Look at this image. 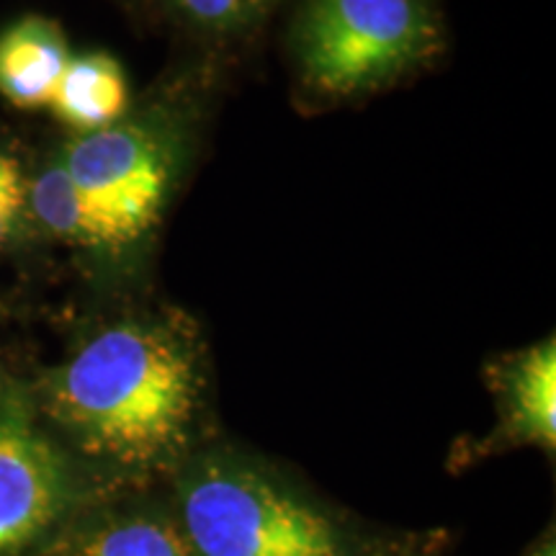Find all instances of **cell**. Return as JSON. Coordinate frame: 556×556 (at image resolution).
I'll return each instance as SVG.
<instances>
[{
    "label": "cell",
    "mask_w": 556,
    "mask_h": 556,
    "mask_svg": "<svg viewBox=\"0 0 556 556\" xmlns=\"http://www.w3.org/2000/svg\"><path fill=\"white\" fill-rule=\"evenodd\" d=\"M197 405L193 351L176 332L152 323L99 332L52 384V413L80 446L127 467L178 454Z\"/></svg>",
    "instance_id": "1"
},
{
    "label": "cell",
    "mask_w": 556,
    "mask_h": 556,
    "mask_svg": "<svg viewBox=\"0 0 556 556\" xmlns=\"http://www.w3.org/2000/svg\"><path fill=\"white\" fill-rule=\"evenodd\" d=\"M438 47L428 0H309L296 54L312 88L351 96L420 65Z\"/></svg>",
    "instance_id": "2"
},
{
    "label": "cell",
    "mask_w": 556,
    "mask_h": 556,
    "mask_svg": "<svg viewBox=\"0 0 556 556\" xmlns=\"http://www.w3.org/2000/svg\"><path fill=\"white\" fill-rule=\"evenodd\" d=\"M184 518L201 556H343L328 518L240 469L193 479Z\"/></svg>",
    "instance_id": "3"
},
{
    "label": "cell",
    "mask_w": 556,
    "mask_h": 556,
    "mask_svg": "<svg viewBox=\"0 0 556 556\" xmlns=\"http://www.w3.org/2000/svg\"><path fill=\"white\" fill-rule=\"evenodd\" d=\"M62 168L135 240L155 225L170 180L168 152L155 135L116 124L75 139Z\"/></svg>",
    "instance_id": "4"
},
{
    "label": "cell",
    "mask_w": 556,
    "mask_h": 556,
    "mask_svg": "<svg viewBox=\"0 0 556 556\" xmlns=\"http://www.w3.org/2000/svg\"><path fill=\"white\" fill-rule=\"evenodd\" d=\"M65 469L21 407L0 409V556L16 554L60 516Z\"/></svg>",
    "instance_id": "5"
},
{
    "label": "cell",
    "mask_w": 556,
    "mask_h": 556,
    "mask_svg": "<svg viewBox=\"0 0 556 556\" xmlns=\"http://www.w3.org/2000/svg\"><path fill=\"white\" fill-rule=\"evenodd\" d=\"M73 54L54 21L26 16L0 34V96L18 109L50 106Z\"/></svg>",
    "instance_id": "6"
},
{
    "label": "cell",
    "mask_w": 556,
    "mask_h": 556,
    "mask_svg": "<svg viewBox=\"0 0 556 556\" xmlns=\"http://www.w3.org/2000/svg\"><path fill=\"white\" fill-rule=\"evenodd\" d=\"M129 101L124 70L111 54H73L54 88L50 109L62 124L90 135L114 127Z\"/></svg>",
    "instance_id": "7"
},
{
    "label": "cell",
    "mask_w": 556,
    "mask_h": 556,
    "mask_svg": "<svg viewBox=\"0 0 556 556\" xmlns=\"http://www.w3.org/2000/svg\"><path fill=\"white\" fill-rule=\"evenodd\" d=\"M31 208L37 219L62 240L88 248H122L135 238L70 178L60 165L45 170L31 186Z\"/></svg>",
    "instance_id": "8"
},
{
    "label": "cell",
    "mask_w": 556,
    "mask_h": 556,
    "mask_svg": "<svg viewBox=\"0 0 556 556\" xmlns=\"http://www.w3.org/2000/svg\"><path fill=\"white\" fill-rule=\"evenodd\" d=\"M505 400L510 426L523 441L556 446V348L554 340L533 345L507 368Z\"/></svg>",
    "instance_id": "9"
},
{
    "label": "cell",
    "mask_w": 556,
    "mask_h": 556,
    "mask_svg": "<svg viewBox=\"0 0 556 556\" xmlns=\"http://www.w3.org/2000/svg\"><path fill=\"white\" fill-rule=\"evenodd\" d=\"M75 556H191L176 531L152 520H131L103 531Z\"/></svg>",
    "instance_id": "10"
},
{
    "label": "cell",
    "mask_w": 556,
    "mask_h": 556,
    "mask_svg": "<svg viewBox=\"0 0 556 556\" xmlns=\"http://www.w3.org/2000/svg\"><path fill=\"white\" fill-rule=\"evenodd\" d=\"M178 9L197 24L212 29H229L245 24L266 9L270 0H176Z\"/></svg>",
    "instance_id": "11"
},
{
    "label": "cell",
    "mask_w": 556,
    "mask_h": 556,
    "mask_svg": "<svg viewBox=\"0 0 556 556\" xmlns=\"http://www.w3.org/2000/svg\"><path fill=\"white\" fill-rule=\"evenodd\" d=\"M26 204L24 173L9 152L0 150V242L11 235L18 222L21 208Z\"/></svg>",
    "instance_id": "12"
},
{
    "label": "cell",
    "mask_w": 556,
    "mask_h": 556,
    "mask_svg": "<svg viewBox=\"0 0 556 556\" xmlns=\"http://www.w3.org/2000/svg\"><path fill=\"white\" fill-rule=\"evenodd\" d=\"M539 556H554V548H552V546H546L544 552H539Z\"/></svg>",
    "instance_id": "13"
}]
</instances>
